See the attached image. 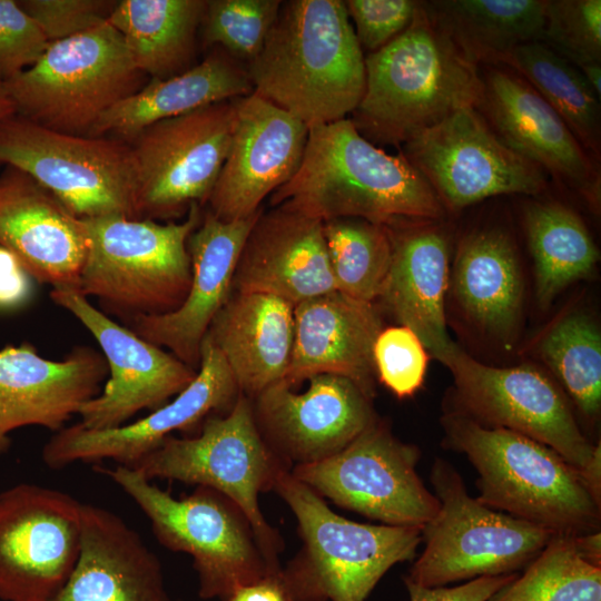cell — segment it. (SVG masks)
I'll return each instance as SVG.
<instances>
[{"label":"cell","mask_w":601,"mask_h":601,"mask_svg":"<svg viewBox=\"0 0 601 601\" xmlns=\"http://www.w3.org/2000/svg\"><path fill=\"white\" fill-rule=\"evenodd\" d=\"M272 207L326 221L357 217L387 225L437 221L445 209L404 158L362 136L348 118L308 129L296 174L270 195Z\"/></svg>","instance_id":"6da1fadb"},{"label":"cell","mask_w":601,"mask_h":601,"mask_svg":"<svg viewBox=\"0 0 601 601\" xmlns=\"http://www.w3.org/2000/svg\"><path fill=\"white\" fill-rule=\"evenodd\" d=\"M254 91L308 129L345 119L365 92V56L344 1H283L246 66Z\"/></svg>","instance_id":"7a4b0ae2"},{"label":"cell","mask_w":601,"mask_h":601,"mask_svg":"<svg viewBox=\"0 0 601 601\" xmlns=\"http://www.w3.org/2000/svg\"><path fill=\"white\" fill-rule=\"evenodd\" d=\"M365 92L351 119L372 144L403 145L455 111L475 107L480 67L426 14L421 1L412 23L365 57Z\"/></svg>","instance_id":"3957f363"},{"label":"cell","mask_w":601,"mask_h":601,"mask_svg":"<svg viewBox=\"0 0 601 601\" xmlns=\"http://www.w3.org/2000/svg\"><path fill=\"white\" fill-rule=\"evenodd\" d=\"M447 447L477 473L485 506L561 535L600 531L601 503L579 471L549 446L520 433L480 425L453 411L442 418Z\"/></svg>","instance_id":"277c9868"},{"label":"cell","mask_w":601,"mask_h":601,"mask_svg":"<svg viewBox=\"0 0 601 601\" xmlns=\"http://www.w3.org/2000/svg\"><path fill=\"white\" fill-rule=\"evenodd\" d=\"M294 513L303 545L280 569L292 601H366L395 564L411 561L420 526L373 525L336 514L321 495L283 471L273 487Z\"/></svg>","instance_id":"5b68a950"},{"label":"cell","mask_w":601,"mask_h":601,"mask_svg":"<svg viewBox=\"0 0 601 601\" xmlns=\"http://www.w3.org/2000/svg\"><path fill=\"white\" fill-rule=\"evenodd\" d=\"M88 247L78 292L96 297L126 322L177 309L189 290V235L199 226L200 205L189 206L180 223L110 215L80 218Z\"/></svg>","instance_id":"8992f818"},{"label":"cell","mask_w":601,"mask_h":601,"mask_svg":"<svg viewBox=\"0 0 601 601\" xmlns=\"http://www.w3.org/2000/svg\"><path fill=\"white\" fill-rule=\"evenodd\" d=\"M95 471L137 504L161 545L193 558L201 599L226 601L237 589L280 571L267 561L244 512L216 490L197 486L177 499L135 469L100 465Z\"/></svg>","instance_id":"52a82bcc"},{"label":"cell","mask_w":601,"mask_h":601,"mask_svg":"<svg viewBox=\"0 0 601 601\" xmlns=\"http://www.w3.org/2000/svg\"><path fill=\"white\" fill-rule=\"evenodd\" d=\"M146 479L207 486L231 500L252 524L269 564L280 569L284 542L258 502L289 467L273 452L257 426L252 398L239 393L223 416H208L194 437L167 436L134 467Z\"/></svg>","instance_id":"ba28073f"},{"label":"cell","mask_w":601,"mask_h":601,"mask_svg":"<svg viewBox=\"0 0 601 601\" xmlns=\"http://www.w3.org/2000/svg\"><path fill=\"white\" fill-rule=\"evenodd\" d=\"M144 76L107 21L50 42L4 86L17 115L52 130L89 136L105 111L142 88Z\"/></svg>","instance_id":"9c48e42d"},{"label":"cell","mask_w":601,"mask_h":601,"mask_svg":"<svg viewBox=\"0 0 601 601\" xmlns=\"http://www.w3.org/2000/svg\"><path fill=\"white\" fill-rule=\"evenodd\" d=\"M431 483L440 509L423 526L425 548L405 577L416 584L444 587L516 573L555 535L471 497L459 472L445 460L434 461Z\"/></svg>","instance_id":"30bf717a"},{"label":"cell","mask_w":601,"mask_h":601,"mask_svg":"<svg viewBox=\"0 0 601 601\" xmlns=\"http://www.w3.org/2000/svg\"><path fill=\"white\" fill-rule=\"evenodd\" d=\"M0 164L53 194L78 218L140 219L128 144L49 129L19 115L0 122Z\"/></svg>","instance_id":"8fae6325"},{"label":"cell","mask_w":601,"mask_h":601,"mask_svg":"<svg viewBox=\"0 0 601 601\" xmlns=\"http://www.w3.org/2000/svg\"><path fill=\"white\" fill-rule=\"evenodd\" d=\"M234 101L157 121L131 138L139 218L178 217L208 201L229 151Z\"/></svg>","instance_id":"7c38bea8"},{"label":"cell","mask_w":601,"mask_h":601,"mask_svg":"<svg viewBox=\"0 0 601 601\" xmlns=\"http://www.w3.org/2000/svg\"><path fill=\"white\" fill-rule=\"evenodd\" d=\"M420 450L377 418L339 452L290 473L322 497L383 524L423 528L440 509L416 472Z\"/></svg>","instance_id":"4fadbf2b"},{"label":"cell","mask_w":601,"mask_h":601,"mask_svg":"<svg viewBox=\"0 0 601 601\" xmlns=\"http://www.w3.org/2000/svg\"><path fill=\"white\" fill-rule=\"evenodd\" d=\"M401 154L451 211L493 196H536L548 188L546 174L505 146L475 107L416 132L401 145Z\"/></svg>","instance_id":"5bb4252c"},{"label":"cell","mask_w":601,"mask_h":601,"mask_svg":"<svg viewBox=\"0 0 601 601\" xmlns=\"http://www.w3.org/2000/svg\"><path fill=\"white\" fill-rule=\"evenodd\" d=\"M445 366L455 384L456 412L480 425L505 428L535 440L583 472L598 445L579 428L568 398L542 372L530 365L494 367L461 347Z\"/></svg>","instance_id":"9a60e30c"},{"label":"cell","mask_w":601,"mask_h":601,"mask_svg":"<svg viewBox=\"0 0 601 601\" xmlns=\"http://www.w3.org/2000/svg\"><path fill=\"white\" fill-rule=\"evenodd\" d=\"M82 503L21 483L0 493V600L50 601L80 553Z\"/></svg>","instance_id":"2e32d148"},{"label":"cell","mask_w":601,"mask_h":601,"mask_svg":"<svg viewBox=\"0 0 601 601\" xmlns=\"http://www.w3.org/2000/svg\"><path fill=\"white\" fill-rule=\"evenodd\" d=\"M50 298L96 338L110 375L100 393L81 407V426L108 430L127 424L140 411L168 403L195 378L196 370L109 318L78 290L52 288Z\"/></svg>","instance_id":"e0dca14e"},{"label":"cell","mask_w":601,"mask_h":601,"mask_svg":"<svg viewBox=\"0 0 601 601\" xmlns=\"http://www.w3.org/2000/svg\"><path fill=\"white\" fill-rule=\"evenodd\" d=\"M238 395L233 373L207 333L196 376L174 400L145 417L115 428L90 430L79 423L65 426L45 444L41 457L53 470L76 462L104 460L134 467L175 431H186L213 413L230 408Z\"/></svg>","instance_id":"ac0fdd59"},{"label":"cell","mask_w":601,"mask_h":601,"mask_svg":"<svg viewBox=\"0 0 601 601\" xmlns=\"http://www.w3.org/2000/svg\"><path fill=\"white\" fill-rule=\"evenodd\" d=\"M475 108L514 152L582 196L597 208L600 171L554 109L518 73L502 65L482 66Z\"/></svg>","instance_id":"d6986e66"},{"label":"cell","mask_w":601,"mask_h":601,"mask_svg":"<svg viewBox=\"0 0 601 601\" xmlns=\"http://www.w3.org/2000/svg\"><path fill=\"white\" fill-rule=\"evenodd\" d=\"M290 387L280 381L253 403L262 436L289 470L339 452L376 420L372 400L345 377L321 374L303 393Z\"/></svg>","instance_id":"ffe728a7"},{"label":"cell","mask_w":601,"mask_h":601,"mask_svg":"<svg viewBox=\"0 0 601 601\" xmlns=\"http://www.w3.org/2000/svg\"><path fill=\"white\" fill-rule=\"evenodd\" d=\"M236 119L228 155L208 198L223 221L246 218L298 170L308 127L255 91L233 99Z\"/></svg>","instance_id":"44dd1931"},{"label":"cell","mask_w":601,"mask_h":601,"mask_svg":"<svg viewBox=\"0 0 601 601\" xmlns=\"http://www.w3.org/2000/svg\"><path fill=\"white\" fill-rule=\"evenodd\" d=\"M262 211L231 221L206 211L187 239L191 283L186 298L173 312L128 319L129 328L197 371L203 339L230 296L240 253Z\"/></svg>","instance_id":"7402d4cb"},{"label":"cell","mask_w":601,"mask_h":601,"mask_svg":"<svg viewBox=\"0 0 601 601\" xmlns=\"http://www.w3.org/2000/svg\"><path fill=\"white\" fill-rule=\"evenodd\" d=\"M107 375L104 355L89 346H75L60 361L42 357L31 343L0 349V454L20 427L63 428L100 393Z\"/></svg>","instance_id":"603a6c76"},{"label":"cell","mask_w":601,"mask_h":601,"mask_svg":"<svg viewBox=\"0 0 601 601\" xmlns=\"http://www.w3.org/2000/svg\"><path fill=\"white\" fill-rule=\"evenodd\" d=\"M0 246L36 282L78 289L88 247L81 219L11 166L0 175Z\"/></svg>","instance_id":"cb8c5ba5"},{"label":"cell","mask_w":601,"mask_h":601,"mask_svg":"<svg viewBox=\"0 0 601 601\" xmlns=\"http://www.w3.org/2000/svg\"><path fill=\"white\" fill-rule=\"evenodd\" d=\"M233 289L270 294L294 307L336 290L323 221L282 207L262 211L240 253Z\"/></svg>","instance_id":"d4e9b609"},{"label":"cell","mask_w":601,"mask_h":601,"mask_svg":"<svg viewBox=\"0 0 601 601\" xmlns=\"http://www.w3.org/2000/svg\"><path fill=\"white\" fill-rule=\"evenodd\" d=\"M385 226L392 258L378 299L445 365L457 346L449 336L444 313L449 237L436 221L396 220Z\"/></svg>","instance_id":"484cf974"},{"label":"cell","mask_w":601,"mask_h":601,"mask_svg":"<svg viewBox=\"0 0 601 601\" xmlns=\"http://www.w3.org/2000/svg\"><path fill=\"white\" fill-rule=\"evenodd\" d=\"M294 343L284 382L290 386L321 374L352 381L368 398L375 392L373 346L383 329L374 303L337 290L294 307Z\"/></svg>","instance_id":"4316f807"},{"label":"cell","mask_w":601,"mask_h":601,"mask_svg":"<svg viewBox=\"0 0 601 601\" xmlns=\"http://www.w3.org/2000/svg\"><path fill=\"white\" fill-rule=\"evenodd\" d=\"M78 560L50 601H170L157 555L116 513L82 504Z\"/></svg>","instance_id":"83f0119b"},{"label":"cell","mask_w":601,"mask_h":601,"mask_svg":"<svg viewBox=\"0 0 601 601\" xmlns=\"http://www.w3.org/2000/svg\"><path fill=\"white\" fill-rule=\"evenodd\" d=\"M294 306L270 294L235 292L208 335L223 354L239 393L255 398L284 380L294 343Z\"/></svg>","instance_id":"f1b7e54d"},{"label":"cell","mask_w":601,"mask_h":601,"mask_svg":"<svg viewBox=\"0 0 601 601\" xmlns=\"http://www.w3.org/2000/svg\"><path fill=\"white\" fill-rule=\"evenodd\" d=\"M253 91L247 67L225 50L216 49L181 73L164 79L151 78L137 92L105 111L89 136L114 132L131 139L157 121Z\"/></svg>","instance_id":"f546056e"},{"label":"cell","mask_w":601,"mask_h":601,"mask_svg":"<svg viewBox=\"0 0 601 601\" xmlns=\"http://www.w3.org/2000/svg\"><path fill=\"white\" fill-rule=\"evenodd\" d=\"M452 284L464 313L509 343L520 319L523 293L519 258L510 235L497 227H484L462 237Z\"/></svg>","instance_id":"4dcf8cb0"},{"label":"cell","mask_w":601,"mask_h":601,"mask_svg":"<svg viewBox=\"0 0 601 601\" xmlns=\"http://www.w3.org/2000/svg\"><path fill=\"white\" fill-rule=\"evenodd\" d=\"M421 4L477 67L496 65L514 48L540 41L545 20V0H430Z\"/></svg>","instance_id":"1f68e13d"},{"label":"cell","mask_w":601,"mask_h":601,"mask_svg":"<svg viewBox=\"0 0 601 601\" xmlns=\"http://www.w3.org/2000/svg\"><path fill=\"white\" fill-rule=\"evenodd\" d=\"M205 0H121L108 22L120 33L135 66L152 78L187 70Z\"/></svg>","instance_id":"d6a6232c"},{"label":"cell","mask_w":601,"mask_h":601,"mask_svg":"<svg viewBox=\"0 0 601 601\" xmlns=\"http://www.w3.org/2000/svg\"><path fill=\"white\" fill-rule=\"evenodd\" d=\"M534 263L535 296L541 309L573 282L589 276L599 252L581 217L556 201H534L524 209Z\"/></svg>","instance_id":"836d02e7"},{"label":"cell","mask_w":601,"mask_h":601,"mask_svg":"<svg viewBox=\"0 0 601 601\" xmlns=\"http://www.w3.org/2000/svg\"><path fill=\"white\" fill-rule=\"evenodd\" d=\"M496 65L523 78L562 118L589 155L600 158V98L578 67L541 41L514 48Z\"/></svg>","instance_id":"e575fe53"},{"label":"cell","mask_w":601,"mask_h":601,"mask_svg":"<svg viewBox=\"0 0 601 601\" xmlns=\"http://www.w3.org/2000/svg\"><path fill=\"white\" fill-rule=\"evenodd\" d=\"M323 230L336 290L361 302L378 299L392 258L386 226L341 217L324 221Z\"/></svg>","instance_id":"d590c367"},{"label":"cell","mask_w":601,"mask_h":601,"mask_svg":"<svg viewBox=\"0 0 601 601\" xmlns=\"http://www.w3.org/2000/svg\"><path fill=\"white\" fill-rule=\"evenodd\" d=\"M539 352L580 412L595 418L601 408V335L597 324L583 313H569L546 331Z\"/></svg>","instance_id":"8d00e7d4"},{"label":"cell","mask_w":601,"mask_h":601,"mask_svg":"<svg viewBox=\"0 0 601 601\" xmlns=\"http://www.w3.org/2000/svg\"><path fill=\"white\" fill-rule=\"evenodd\" d=\"M489 601H601V568L584 560L572 535L555 534Z\"/></svg>","instance_id":"74e56055"},{"label":"cell","mask_w":601,"mask_h":601,"mask_svg":"<svg viewBox=\"0 0 601 601\" xmlns=\"http://www.w3.org/2000/svg\"><path fill=\"white\" fill-rule=\"evenodd\" d=\"M280 0H211L203 17L204 40L246 66L260 52Z\"/></svg>","instance_id":"f35d334b"},{"label":"cell","mask_w":601,"mask_h":601,"mask_svg":"<svg viewBox=\"0 0 601 601\" xmlns=\"http://www.w3.org/2000/svg\"><path fill=\"white\" fill-rule=\"evenodd\" d=\"M540 41L578 68L601 63V1L545 0Z\"/></svg>","instance_id":"ab89813d"},{"label":"cell","mask_w":601,"mask_h":601,"mask_svg":"<svg viewBox=\"0 0 601 601\" xmlns=\"http://www.w3.org/2000/svg\"><path fill=\"white\" fill-rule=\"evenodd\" d=\"M427 354L416 334L405 326L383 328L373 346L380 381L397 397L412 396L424 382Z\"/></svg>","instance_id":"60d3db41"},{"label":"cell","mask_w":601,"mask_h":601,"mask_svg":"<svg viewBox=\"0 0 601 601\" xmlns=\"http://www.w3.org/2000/svg\"><path fill=\"white\" fill-rule=\"evenodd\" d=\"M19 3L50 43L78 36L107 22L117 1L22 0Z\"/></svg>","instance_id":"b9f144b4"},{"label":"cell","mask_w":601,"mask_h":601,"mask_svg":"<svg viewBox=\"0 0 601 601\" xmlns=\"http://www.w3.org/2000/svg\"><path fill=\"white\" fill-rule=\"evenodd\" d=\"M49 41L19 1L0 0V80L31 67Z\"/></svg>","instance_id":"7bdbcfd3"},{"label":"cell","mask_w":601,"mask_h":601,"mask_svg":"<svg viewBox=\"0 0 601 601\" xmlns=\"http://www.w3.org/2000/svg\"><path fill=\"white\" fill-rule=\"evenodd\" d=\"M415 0H347L344 1L355 36L368 53L375 52L412 23L418 8Z\"/></svg>","instance_id":"ee69618b"},{"label":"cell","mask_w":601,"mask_h":601,"mask_svg":"<svg viewBox=\"0 0 601 601\" xmlns=\"http://www.w3.org/2000/svg\"><path fill=\"white\" fill-rule=\"evenodd\" d=\"M518 573L480 577L456 587H423L404 577L410 601H489L509 584Z\"/></svg>","instance_id":"f6af8a7d"},{"label":"cell","mask_w":601,"mask_h":601,"mask_svg":"<svg viewBox=\"0 0 601 601\" xmlns=\"http://www.w3.org/2000/svg\"><path fill=\"white\" fill-rule=\"evenodd\" d=\"M30 278L17 257L0 246V309L17 307L28 298Z\"/></svg>","instance_id":"bcb514c9"},{"label":"cell","mask_w":601,"mask_h":601,"mask_svg":"<svg viewBox=\"0 0 601 601\" xmlns=\"http://www.w3.org/2000/svg\"><path fill=\"white\" fill-rule=\"evenodd\" d=\"M226 601H292L277 574L237 589Z\"/></svg>","instance_id":"7dc6e473"},{"label":"cell","mask_w":601,"mask_h":601,"mask_svg":"<svg viewBox=\"0 0 601 601\" xmlns=\"http://www.w3.org/2000/svg\"><path fill=\"white\" fill-rule=\"evenodd\" d=\"M580 555L593 565L601 568V533L590 532L573 536Z\"/></svg>","instance_id":"c3c4849f"},{"label":"cell","mask_w":601,"mask_h":601,"mask_svg":"<svg viewBox=\"0 0 601 601\" xmlns=\"http://www.w3.org/2000/svg\"><path fill=\"white\" fill-rule=\"evenodd\" d=\"M581 73L583 75L584 79L589 83V86L593 89L595 95L600 98L601 97V63H588L584 66H581L580 68Z\"/></svg>","instance_id":"681fc988"},{"label":"cell","mask_w":601,"mask_h":601,"mask_svg":"<svg viewBox=\"0 0 601 601\" xmlns=\"http://www.w3.org/2000/svg\"><path fill=\"white\" fill-rule=\"evenodd\" d=\"M16 114V107L7 91L4 81L0 80V122Z\"/></svg>","instance_id":"f907efd6"}]
</instances>
